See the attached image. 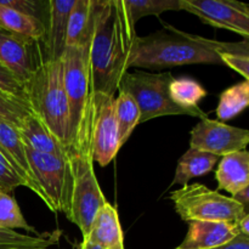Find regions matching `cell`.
I'll return each instance as SVG.
<instances>
[{"label":"cell","instance_id":"37","mask_svg":"<svg viewBox=\"0 0 249 249\" xmlns=\"http://www.w3.org/2000/svg\"><path fill=\"white\" fill-rule=\"evenodd\" d=\"M79 249H104V248H101L100 246L94 245V243L89 242L88 240H84V238H83L82 243H80L79 246Z\"/></svg>","mask_w":249,"mask_h":249},{"label":"cell","instance_id":"33","mask_svg":"<svg viewBox=\"0 0 249 249\" xmlns=\"http://www.w3.org/2000/svg\"><path fill=\"white\" fill-rule=\"evenodd\" d=\"M223 65L229 66L236 72L241 73L246 80L249 82V57H242V56L229 55V53H220Z\"/></svg>","mask_w":249,"mask_h":249},{"label":"cell","instance_id":"12","mask_svg":"<svg viewBox=\"0 0 249 249\" xmlns=\"http://www.w3.org/2000/svg\"><path fill=\"white\" fill-rule=\"evenodd\" d=\"M0 152L9 160L10 164L18 173L19 177L24 180L27 187L46 204L45 195H44L40 185L34 178L31 165H29L28 158H27L26 143H24L18 129L2 119H0Z\"/></svg>","mask_w":249,"mask_h":249},{"label":"cell","instance_id":"21","mask_svg":"<svg viewBox=\"0 0 249 249\" xmlns=\"http://www.w3.org/2000/svg\"><path fill=\"white\" fill-rule=\"evenodd\" d=\"M218 160V156L190 147L189 151L185 152L178 162L172 185H181V187L186 186L189 185L190 180L203 177L212 172Z\"/></svg>","mask_w":249,"mask_h":249},{"label":"cell","instance_id":"9","mask_svg":"<svg viewBox=\"0 0 249 249\" xmlns=\"http://www.w3.org/2000/svg\"><path fill=\"white\" fill-rule=\"evenodd\" d=\"M92 152L94 162L107 167L121 150L116 117V97L104 92L91 91Z\"/></svg>","mask_w":249,"mask_h":249},{"label":"cell","instance_id":"34","mask_svg":"<svg viewBox=\"0 0 249 249\" xmlns=\"http://www.w3.org/2000/svg\"><path fill=\"white\" fill-rule=\"evenodd\" d=\"M212 249H249V237L241 232L237 237H235L230 242Z\"/></svg>","mask_w":249,"mask_h":249},{"label":"cell","instance_id":"1","mask_svg":"<svg viewBox=\"0 0 249 249\" xmlns=\"http://www.w3.org/2000/svg\"><path fill=\"white\" fill-rule=\"evenodd\" d=\"M96 17L90 43L91 91L114 96L128 73L138 34L123 0H95Z\"/></svg>","mask_w":249,"mask_h":249},{"label":"cell","instance_id":"27","mask_svg":"<svg viewBox=\"0 0 249 249\" xmlns=\"http://www.w3.org/2000/svg\"><path fill=\"white\" fill-rule=\"evenodd\" d=\"M0 228L6 230L23 229L32 233H36V229L32 228L22 214L16 199L9 194L0 190Z\"/></svg>","mask_w":249,"mask_h":249},{"label":"cell","instance_id":"15","mask_svg":"<svg viewBox=\"0 0 249 249\" xmlns=\"http://www.w3.org/2000/svg\"><path fill=\"white\" fill-rule=\"evenodd\" d=\"M75 0H50L49 1L46 34L44 38L45 60H61L66 50L68 19Z\"/></svg>","mask_w":249,"mask_h":249},{"label":"cell","instance_id":"2","mask_svg":"<svg viewBox=\"0 0 249 249\" xmlns=\"http://www.w3.org/2000/svg\"><path fill=\"white\" fill-rule=\"evenodd\" d=\"M67 157L72 179V196L70 212L66 216L85 237L99 209L107 202L94 169L92 108L90 100L82 124L67 146Z\"/></svg>","mask_w":249,"mask_h":249},{"label":"cell","instance_id":"8","mask_svg":"<svg viewBox=\"0 0 249 249\" xmlns=\"http://www.w3.org/2000/svg\"><path fill=\"white\" fill-rule=\"evenodd\" d=\"M26 151L34 178L46 197L48 208L55 213L62 212L67 215L72 196V179L67 155L58 157L39 153L27 145Z\"/></svg>","mask_w":249,"mask_h":249},{"label":"cell","instance_id":"22","mask_svg":"<svg viewBox=\"0 0 249 249\" xmlns=\"http://www.w3.org/2000/svg\"><path fill=\"white\" fill-rule=\"evenodd\" d=\"M249 107V82L237 83L224 90L219 97L216 116L219 122H226L235 118Z\"/></svg>","mask_w":249,"mask_h":249},{"label":"cell","instance_id":"35","mask_svg":"<svg viewBox=\"0 0 249 249\" xmlns=\"http://www.w3.org/2000/svg\"><path fill=\"white\" fill-rule=\"evenodd\" d=\"M232 198L235 199V201H237L238 203L243 207L245 214L246 215H248L249 214V184L242 190V191H240L237 195L232 196Z\"/></svg>","mask_w":249,"mask_h":249},{"label":"cell","instance_id":"25","mask_svg":"<svg viewBox=\"0 0 249 249\" xmlns=\"http://www.w3.org/2000/svg\"><path fill=\"white\" fill-rule=\"evenodd\" d=\"M126 16L136 26L141 17L160 16L167 11L181 10V0H123Z\"/></svg>","mask_w":249,"mask_h":249},{"label":"cell","instance_id":"3","mask_svg":"<svg viewBox=\"0 0 249 249\" xmlns=\"http://www.w3.org/2000/svg\"><path fill=\"white\" fill-rule=\"evenodd\" d=\"M196 63L223 65V60L207 38L165 24L163 31L147 36H138L129 68L162 70Z\"/></svg>","mask_w":249,"mask_h":249},{"label":"cell","instance_id":"31","mask_svg":"<svg viewBox=\"0 0 249 249\" xmlns=\"http://www.w3.org/2000/svg\"><path fill=\"white\" fill-rule=\"evenodd\" d=\"M27 187L26 182L0 152V190L11 194L17 187Z\"/></svg>","mask_w":249,"mask_h":249},{"label":"cell","instance_id":"18","mask_svg":"<svg viewBox=\"0 0 249 249\" xmlns=\"http://www.w3.org/2000/svg\"><path fill=\"white\" fill-rule=\"evenodd\" d=\"M96 1L95 0H75L68 19L67 46H80L90 43L95 28Z\"/></svg>","mask_w":249,"mask_h":249},{"label":"cell","instance_id":"6","mask_svg":"<svg viewBox=\"0 0 249 249\" xmlns=\"http://www.w3.org/2000/svg\"><path fill=\"white\" fill-rule=\"evenodd\" d=\"M175 212L186 223L225 221L237 224L246 216L243 207L232 197L213 191L202 184L186 185L170 194Z\"/></svg>","mask_w":249,"mask_h":249},{"label":"cell","instance_id":"30","mask_svg":"<svg viewBox=\"0 0 249 249\" xmlns=\"http://www.w3.org/2000/svg\"><path fill=\"white\" fill-rule=\"evenodd\" d=\"M0 4L10 9L17 10L22 14L29 15L39 18L46 24L45 18L48 17L49 1L43 2L38 0H0Z\"/></svg>","mask_w":249,"mask_h":249},{"label":"cell","instance_id":"5","mask_svg":"<svg viewBox=\"0 0 249 249\" xmlns=\"http://www.w3.org/2000/svg\"><path fill=\"white\" fill-rule=\"evenodd\" d=\"M173 78L170 72L148 73L136 71L126 73L122 79L118 91L130 95L140 109V123L165 116H190L208 118L201 108H184L170 97L169 87Z\"/></svg>","mask_w":249,"mask_h":249},{"label":"cell","instance_id":"13","mask_svg":"<svg viewBox=\"0 0 249 249\" xmlns=\"http://www.w3.org/2000/svg\"><path fill=\"white\" fill-rule=\"evenodd\" d=\"M38 61L34 58L33 43L0 29V65L26 84Z\"/></svg>","mask_w":249,"mask_h":249},{"label":"cell","instance_id":"36","mask_svg":"<svg viewBox=\"0 0 249 249\" xmlns=\"http://www.w3.org/2000/svg\"><path fill=\"white\" fill-rule=\"evenodd\" d=\"M238 228H240L241 232L245 233L246 236H248L249 237V214L248 215H246L245 218L238 223Z\"/></svg>","mask_w":249,"mask_h":249},{"label":"cell","instance_id":"4","mask_svg":"<svg viewBox=\"0 0 249 249\" xmlns=\"http://www.w3.org/2000/svg\"><path fill=\"white\" fill-rule=\"evenodd\" d=\"M27 97L32 112L65 147L70 145L71 112L61 60L39 56L33 73L27 80Z\"/></svg>","mask_w":249,"mask_h":249},{"label":"cell","instance_id":"39","mask_svg":"<svg viewBox=\"0 0 249 249\" xmlns=\"http://www.w3.org/2000/svg\"><path fill=\"white\" fill-rule=\"evenodd\" d=\"M1 191H2V190H1Z\"/></svg>","mask_w":249,"mask_h":249},{"label":"cell","instance_id":"26","mask_svg":"<svg viewBox=\"0 0 249 249\" xmlns=\"http://www.w3.org/2000/svg\"><path fill=\"white\" fill-rule=\"evenodd\" d=\"M169 92L175 104L189 109L198 108V102L207 96V90L190 78H174L170 83Z\"/></svg>","mask_w":249,"mask_h":249},{"label":"cell","instance_id":"10","mask_svg":"<svg viewBox=\"0 0 249 249\" xmlns=\"http://www.w3.org/2000/svg\"><path fill=\"white\" fill-rule=\"evenodd\" d=\"M181 10L203 23L235 32L249 41V4L236 0H181Z\"/></svg>","mask_w":249,"mask_h":249},{"label":"cell","instance_id":"29","mask_svg":"<svg viewBox=\"0 0 249 249\" xmlns=\"http://www.w3.org/2000/svg\"><path fill=\"white\" fill-rule=\"evenodd\" d=\"M31 114H33L31 109L15 100L0 94V119L19 129Z\"/></svg>","mask_w":249,"mask_h":249},{"label":"cell","instance_id":"24","mask_svg":"<svg viewBox=\"0 0 249 249\" xmlns=\"http://www.w3.org/2000/svg\"><path fill=\"white\" fill-rule=\"evenodd\" d=\"M116 117L122 147L130 138L136 125L140 124V109L133 97L124 91H119L116 97Z\"/></svg>","mask_w":249,"mask_h":249},{"label":"cell","instance_id":"38","mask_svg":"<svg viewBox=\"0 0 249 249\" xmlns=\"http://www.w3.org/2000/svg\"><path fill=\"white\" fill-rule=\"evenodd\" d=\"M50 249H55V248H50Z\"/></svg>","mask_w":249,"mask_h":249},{"label":"cell","instance_id":"17","mask_svg":"<svg viewBox=\"0 0 249 249\" xmlns=\"http://www.w3.org/2000/svg\"><path fill=\"white\" fill-rule=\"evenodd\" d=\"M218 189L229 192L231 197L249 184V151H237L221 158L215 173Z\"/></svg>","mask_w":249,"mask_h":249},{"label":"cell","instance_id":"20","mask_svg":"<svg viewBox=\"0 0 249 249\" xmlns=\"http://www.w3.org/2000/svg\"><path fill=\"white\" fill-rule=\"evenodd\" d=\"M18 131L24 143L36 152L58 156V157L67 155V147H65L53 136V134L36 114H31L24 121L23 125L18 129Z\"/></svg>","mask_w":249,"mask_h":249},{"label":"cell","instance_id":"23","mask_svg":"<svg viewBox=\"0 0 249 249\" xmlns=\"http://www.w3.org/2000/svg\"><path fill=\"white\" fill-rule=\"evenodd\" d=\"M62 231L39 233V235H26L18 233L14 230H6L0 228V246H10L16 248L50 249L60 242Z\"/></svg>","mask_w":249,"mask_h":249},{"label":"cell","instance_id":"7","mask_svg":"<svg viewBox=\"0 0 249 249\" xmlns=\"http://www.w3.org/2000/svg\"><path fill=\"white\" fill-rule=\"evenodd\" d=\"M90 43L80 46H67L61 57L63 67V82L70 102V143L82 124L91 94L89 60Z\"/></svg>","mask_w":249,"mask_h":249},{"label":"cell","instance_id":"32","mask_svg":"<svg viewBox=\"0 0 249 249\" xmlns=\"http://www.w3.org/2000/svg\"><path fill=\"white\" fill-rule=\"evenodd\" d=\"M208 43L219 53H229V55L249 57V41L247 40L236 41V43H225V41L208 39Z\"/></svg>","mask_w":249,"mask_h":249},{"label":"cell","instance_id":"28","mask_svg":"<svg viewBox=\"0 0 249 249\" xmlns=\"http://www.w3.org/2000/svg\"><path fill=\"white\" fill-rule=\"evenodd\" d=\"M0 94L15 100L18 104L23 105L24 107L31 109L28 97H27L26 85L19 82L9 70H6L1 65H0Z\"/></svg>","mask_w":249,"mask_h":249},{"label":"cell","instance_id":"11","mask_svg":"<svg viewBox=\"0 0 249 249\" xmlns=\"http://www.w3.org/2000/svg\"><path fill=\"white\" fill-rule=\"evenodd\" d=\"M190 147L218 157L246 150L249 145V130L231 126L213 119H201L190 133Z\"/></svg>","mask_w":249,"mask_h":249},{"label":"cell","instance_id":"16","mask_svg":"<svg viewBox=\"0 0 249 249\" xmlns=\"http://www.w3.org/2000/svg\"><path fill=\"white\" fill-rule=\"evenodd\" d=\"M83 238L104 249H125L124 233L116 207L106 202L92 220L89 233Z\"/></svg>","mask_w":249,"mask_h":249},{"label":"cell","instance_id":"14","mask_svg":"<svg viewBox=\"0 0 249 249\" xmlns=\"http://www.w3.org/2000/svg\"><path fill=\"white\" fill-rule=\"evenodd\" d=\"M241 233L237 224L225 221H191L184 241L175 249H212L223 246Z\"/></svg>","mask_w":249,"mask_h":249},{"label":"cell","instance_id":"19","mask_svg":"<svg viewBox=\"0 0 249 249\" xmlns=\"http://www.w3.org/2000/svg\"><path fill=\"white\" fill-rule=\"evenodd\" d=\"M0 29L33 44L43 41L46 34V24L43 21L1 4Z\"/></svg>","mask_w":249,"mask_h":249}]
</instances>
